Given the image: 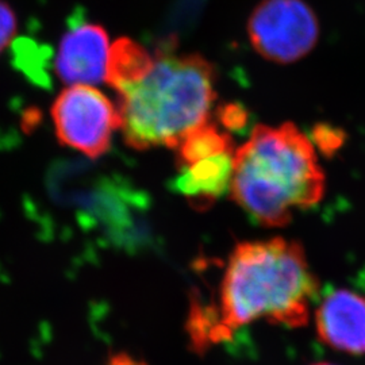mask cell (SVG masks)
<instances>
[{"label":"cell","instance_id":"6da1fadb","mask_svg":"<svg viewBox=\"0 0 365 365\" xmlns=\"http://www.w3.org/2000/svg\"><path fill=\"white\" fill-rule=\"evenodd\" d=\"M318 282L295 241L272 238L241 242L229 257L212 306L220 342L256 319L287 327H304Z\"/></svg>","mask_w":365,"mask_h":365},{"label":"cell","instance_id":"7a4b0ae2","mask_svg":"<svg viewBox=\"0 0 365 365\" xmlns=\"http://www.w3.org/2000/svg\"><path fill=\"white\" fill-rule=\"evenodd\" d=\"M230 194L264 226H284L324 196L325 176L310 140L294 125H259L233 156Z\"/></svg>","mask_w":365,"mask_h":365},{"label":"cell","instance_id":"3957f363","mask_svg":"<svg viewBox=\"0 0 365 365\" xmlns=\"http://www.w3.org/2000/svg\"><path fill=\"white\" fill-rule=\"evenodd\" d=\"M120 129L135 150L178 148L209 120L214 102V69L199 54H155L149 72L118 92Z\"/></svg>","mask_w":365,"mask_h":365},{"label":"cell","instance_id":"277c9868","mask_svg":"<svg viewBox=\"0 0 365 365\" xmlns=\"http://www.w3.org/2000/svg\"><path fill=\"white\" fill-rule=\"evenodd\" d=\"M56 137L60 144L91 160L105 156L114 133L120 129L118 106L95 86H68L52 106Z\"/></svg>","mask_w":365,"mask_h":365},{"label":"cell","instance_id":"5b68a950","mask_svg":"<svg viewBox=\"0 0 365 365\" xmlns=\"http://www.w3.org/2000/svg\"><path fill=\"white\" fill-rule=\"evenodd\" d=\"M256 52L277 64H291L313 51L319 24L303 0H262L249 18Z\"/></svg>","mask_w":365,"mask_h":365},{"label":"cell","instance_id":"8992f818","mask_svg":"<svg viewBox=\"0 0 365 365\" xmlns=\"http://www.w3.org/2000/svg\"><path fill=\"white\" fill-rule=\"evenodd\" d=\"M111 43L105 29L91 22H78L60 42L56 72L68 86H95L106 81Z\"/></svg>","mask_w":365,"mask_h":365},{"label":"cell","instance_id":"52a82bcc","mask_svg":"<svg viewBox=\"0 0 365 365\" xmlns=\"http://www.w3.org/2000/svg\"><path fill=\"white\" fill-rule=\"evenodd\" d=\"M319 339L329 346L365 354V298L348 289L327 295L315 314Z\"/></svg>","mask_w":365,"mask_h":365},{"label":"cell","instance_id":"ba28073f","mask_svg":"<svg viewBox=\"0 0 365 365\" xmlns=\"http://www.w3.org/2000/svg\"><path fill=\"white\" fill-rule=\"evenodd\" d=\"M233 156V153H222L182 167V172L173 179V191L196 209L214 205L232 188Z\"/></svg>","mask_w":365,"mask_h":365},{"label":"cell","instance_id":"9c48e42d","mask_svg":"<svg viewBox=\"0 0 365 365\" xmlns=\"http://www.w3.org/2000/svg\"><path fill=\"white\" fill-rule=\"evenodd\" d=\"M155 54H150L133 39L120 38L111 43L106 83L119 92L145 76L153 66Z\"/></svg>","mask_w":365,"mask_h":365},{"label":"cell","instance_id":"30bf717a","mask_svg":"<svg viewBox=\"0 0 365 365\" xmlns=\"http://www.w3.org/2000/svg\"><path fill=\"white\" fill-rule=\"evenodd\" d=\"M232 138L209 120L188 133L178 145V160L182 167L191 165L200 160L232 153Z\"/></svg>","mask_w":365,"mask_h":365},{"label":"cell","instance_id":"8fae6325","mask_svg":"<svg viewBox=\"0 0 365 365\" xmlns=\"http://www.w3.org/2000/svg\"><path fill=\"white\" fill-rule=\"evenodd\" d=\"M344 138L345 135L342 131L336 130L327 125H319L314 130V143L327 155L336 152L344 143Z\"/></svg>","mask_w":365,"mask_h":365},{"label":"cell","instance_id":"7c38bea8","mask_svg":"<svg viewBox=\"0 0 365 365\" xmlns=\"http://www.w3.org/2000/svg\"><path fill=\"white\" fill-rule=\"evenodd\" d=\"M16 33V18L13 10L0 1V53L11 42Z\"/></svg>","mask_w":365,"mask_h":365},{"label":"cell","instance_id":"4fadbf2b","mask_svg":"<svg viewBox=\"0 0 365 365\" xmlns=\"http://www.w3.org/2000/svg\"><path fill=\"white\" fill-rule=\"evenodd\" d=\"M220 120L227 130L242 129L248 122L247 111L238 105H229L221 107L218 111Z\"/></svg>","mask_w":365,"mask_h":365},{"label":"cell","instance_id":"5bb4252c","mask_svg":"<svg viewBox=\"0 0 365 365\" xmlns=\"http://www.w3.org/2000/svg\"><path fill=\"white\" fill-rule=\"evenodd\" d=\"M106 365H148L143 360H138L129 353L120 352L113 354Z\"/></svg>","mask_w":365,"mask_h":365},{"label":"cell","instance_id":"9a60e30c","mask_svg":"<svg viewBox=\"0 0 365 365\" xmlns=\"http://www.w3.org/2000/svg\"><path fill=\"white\" fill-rule=\"evenodd\" d=\"M314 365H333V364H329V363H318V364H314Z\"/></svg>","mask_w":365,"mask_h":365}]
</instances>
